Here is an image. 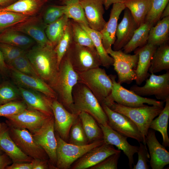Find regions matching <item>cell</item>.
I'll return each mask as SVG.
<instances>
[{"label": "cell", "instance_id": "6da1fadb", "mask_svg": "<svg viewBox=\"0 0 169 169\" xmlns=\"http://www.w3.org/2000/svg\"><path fill=\"white\" fill-rule=\"evenodd\" d=\"M55 47L50 44H37L27 51L26 54L39 77L51 87L59 69Z\"/></svg>", "mask_w": 169, "mask_h": 169}, {"label": "cell", "instance_id": "7a4b0ae2", "mask_svg": "<svg viewBox=\"0 0 169 169\" xmlns=\"http://www.w3.org/2000/svg\"><path fill=\"white\" fill-rule=\"evenodd\" d=\"M78 80V73L74 69L65 54L60 63L57 75L51 87L56 93L58 99H59L58 100L71 113L73 105L72 90Z\"/></svg>", "mask_w": 169, "mask_h": 169}, {"label": "cell", "instance_id": "3957f363", "mask_svg": "<svg viewBox=\"0 0 169 169\" xmlns=\"http://www.w3.org/2000/svg\"><path fill=\"white\" fill-rule=\"evenodd\" d=\"M72 113L79 115L81 112L91 115L99 124L108 125V119L101 104L91 91L79 82L72 90Z\"/></svg>", "mask_w": 169, "mask_h": 169}, {"label": "cell", "instance_id": "277c9868", "mask_svg": "<svg viewBox=\"0 0 169 169\" xmlns=\"http://www.w3.org/2000/svg\"><path fill=\"white\" fill-rule=\"evenodd\" d=\"M105 105L112 110L123 114L131 120L138 127L146 144V137L150 125L164 108V105L149 106L146 105L141 107H130L114 102Z\"/></svg>", "mask_w": 169, "mask_h": 169}, {"label": "cell", "instance_id": "5b68a950", "mask_svg": "<svg viewBox=\"0 0 169 169\" xmlns=\"http://www.w3.org/2000/svg\"><path fill=\"white\" fill-rule=\"evenodd\" d=\"M78 74V82L85 85L100 104L103 103L111 93L113 86L112 81L105 69L99 67Z\"/></svg>", "mask_w": 169, "mask_h": 169}, {"label": "cell", "instance_id": "8992f818", "mask_svg": "<svg viewBox=\"0 0 169 169\" xmlns=\"http://www.w3.org/2000/svg\"><path fill=\"white\" fill-rule=\"evenodd\" d=\"M57 142L56 168L68 169L84 154L104 143L103 139L99 140L83 146L70 143L63 140L57 133L55 134Z\"/></svg>", "mask_w": 169, "mask_h": 169}, {"label": "cell", "instance_id": "52a82bcc", "mask_svg": "<svg viewBox=\"0 0 169 169\" xmlns=\"http://www.w3.org/2000/svg\"><path fill=\"white\" fill-rule=\"evenodd\" d=\"M109 76L113 83L110 94L103 103L106 104L114 102L122 105L130 107H141L147 104L151 105H164V102L140 96L131 90H128L116 81V76Z\"/></svg>", "mask_w": 169, "mask_h": 169}, {"label": "cell", "instance_id": "ba28073f", "mask_svg": "<svg viewBox=\"0 0 169 169\" xmlns=\"http://www.w3.org/2000/svg\"><path fill=\"white\" fill-rule=\"evenodd\" d=\"M65 55L74 69L77 73L101 65L100 58L95 48L81 46L73 41Z\"/></svg>", "mask_w": 169, "mask_h": 169}, {"label": "cell", "instance_id": "9c48e42d", "mask_svg": "<svg viewBox=\"0 0 169 169\" xmlns=\"http://www.w3.org/2000/svg\"><path fill=\"white\" fill-rule=\"evenodd\" d=\"M106 51L114 59L113 65L117 74V82L121 84L123 83L129 84L135 81L136 77L135 70L137 64L138 55L129 54L121 49L115 51L112 48Z\"/></svg>", "mask_w": 169, "mask_h": 169}, {"label": "cell", "instance_id": "30bf717a", "mask_svg": "<svg viewBox=\"0 0 169 169\" xmlns=\"http://www.w3.org/2000/svg\"><path fill=\"white\" fill-rule=\"evenodd\" d=\"M142 86L134 85L130 90L142 96L154 95L158 100L165 102L169 97V71L159 75L152 73Z\"/></svg>", "mask_w": 169, "mask_h": 169}, {"label": "cell", "instance_id": "8fae6325", "mask_svg": "<svg viewBox=\"0 0 169 169\" xmlns=\"http://www.w3.org/2000/svg\"><path fill=\"white\" fill-rule=\"evenodd\" d=\"M101 105L106 115L107 124L110 127L127 138L146 145L138 127L129 117L112 110L104 103Z\"/></svg>", "mask_w": 169, "mask_h": 169}, {"label": "cell", "instance_id": "7c38bea8", "mask_svg": "<svg viewBox=\"0 0 169 169\" xmlns=\"http://www.w3.org/2000/svg\"><path fill=\"white\" fill-rule=\"evenodd\" d=\"M8 125L11 137L23 153L33 159H49L45 151L36 143L29 131Z\"/></svg>", "mask_w": 169, "mask_h": 169}, {"label": "cell", "instance_id": "4fadbf2b", "mask_svg": "<svg viewBox=\"0 0 169 169\" xmlns=\"http://www.w3.org/2000/svg\"><path fill=\"white\" fill-rule=\"evenodd\" d=\"M54 130L53 115L47 119L42 126L32 134L35 142L47 154L50 163L57 169V142Z\"/></svg>", "mask_w": 169, "mask_h": 169}, {"label": "cell", "instance_id": "5bb4252c", "mask_svg": "<svg viewBox=\"0 0 169 169\" xmlns=\"http://www.w3.org/2000/svg\"><path fill=\"white\" fill-rule=\"evenodd\" d=\"M50 117L40 112L27 108L19 113L6 118L8 119V125L17 128L26 129L33 134Z\"/></svg>", "mask_w": 169, "mask_h": 169}, {"label": "cell", "instance_id": "9a60e30c", "mask_svg": "<svg viewBox=\"0 0 169 169\" xmlns=\"http://www.w3.org/2000/svg\"><path fill=\"white\" fill-rule=\"evenodd\" d=\"M51 107L54 130L63 140L68 142L70 128L78 115L67 110L58 99L53 100Z\"/></svg>", "mask_w": 169, "mask_h": 169}, {"label": "cell", "instance_id": "2e32d148", "mask_svg": "<svg viewBox=\"0 0 169 169\" xmlns=\"http://www.w3.org/2000/svg\"><path fill=\"white\" fill-rule=\"evenodd\" d=\"M9 67L10 76L18 87L35 90L52 99H58L55 92L40 78L25 74L12 67Z\"/></svg>", "mask_w": 169, "mask_h": 169}, {"label": "cell", "instance_id": "e0dca14e", "mask_svg": "<svg viewBox=\"0 0 169 169\" xmlns=\"http://www.w3.org/2000/svg\"><path fill=\"white\" fill-rule=\"evenodd\" d=\"M43 20L38 17H29L25 20L9 28L29 36L39 45L51 43L45 32L47 26Z\"/></svg>", "mask_w": 169, "mask_h": 169}, {"label": "cell", "instance_id": "ac0fdd59", "mask_svg": "<svg viewBox=\"0 0 169 169\" xmlns=\"http://www.w3.org/2000/svg\"><path fill=\"white\" fill-rule=\"evenodd\" d=\"M99 125L103 132L104 142L115 146L118 149L122 150L128 158L130 168H132L134 163V155L137 152L138 146L130 144L127 141V137L113 130L108 125Z\"/></svg>", "mask_w": 169, "mask_h": 169}, {"label": "cell", "instance_id": "d6986e66", "mask_svg": "<svg viewBox=\"0 0 169 169\" xmlns=\"http://www.w3.org/2000/svg\"><path fill=\"white\" fill-rule=\"evenodd\" d=\"M113 145L104 143L84 154L74 163L72 169H85L99 163L107 157L119 151Z\"/></svg>", "mask_w": 169, "mask_h": 169}, {"label": "cell", "instance_id": "ffe728a7", "mask_svg": "<svg viewBox=\"0 0 169 169\" xmlns=\"http://www.w3.org/2000/svg\"><path fill=\"white\" fill-rule=\"evenodd\" d=\"M152 169H162L169 163V152L157 140L154 131L149 130L146 137Z\"/></svg>", "mask_w": 169, "mask_h": 169}, {"label": "cell", "instance_id": "44dd1931", "mask_svg": "<svg viewBox=\"0 0 169 169\" xmlns=\"http://www.w3.org/2000/svg\"><path fill=\"white\" fill-rule=\"evenodd\" d=\"M17 87L22 99L28 108L37 110L49 116L53 115L51 107L53 99L38 91Z\"/></svg>", "mask_w": 169, "mask_h": 169}, {"label": "cell", "instance_id": "7402d4cb", "mask_svg": "<svg viewBox=\"0 0 169 169\" xmlns=\"http://www.w3.org/2000/svg\"><path fill=\"white\" fill-rule=\"evenodd\" d=\"M80 3L84 9L89 27L100 32L106 22L103 18L105 12L103 0H82Z\"/></svg>", "mask_w": 169, "mask_h": 169}, {"label": "cell", "instance_id": "603a6c76", "mask_svg": "<svg viewBox=\"0 0 169 169\" xmlns=\"http://www.w3.org/2000/svg\"><path fill=\"white\" fill-rule=\"evenodd\" d=\"M157 46L147 43L134 50L138 55L137 64L135 72V81L137 85H141L150 75L149 73L152 56Z\"/></svg>", "mask_w": 169, "mask_h": 169}, {"label": "cell", "instance_id": "cb8c5ba5", "mask_svg": "<svg viewBox=\"0 0 169 169\" xmlns=\"http://www.w3.org/2000/svg\"><path fill=\"white\" fill-rule=\"evenodd\" d=\"M125 8L123 2L113 4L109 20L100 32L102 36V43L106 50L111 48L115 41L118 21L121 13Z\"/></svg>", "mask_w": 169, "mask_h": 169}, {"label": "cell", "instance_id": "d4e9b609", "mask_svg": "<svg viewBox=\"0 0 169 169\" xmlns=\"http://www.w3.org/2000/svg\"><path fill=\"white\" fill-rule=\"evenodd\" d=\"M0 149L4 152L13 162H31L33 158L23 153L11 137L9 126L2 123L0 127Z\"/></svg>", "mask_w": 169, "mask_h": 169}, {"label": "cell", "instance_id": "484cf974", "mask_svg": "<svg viewBox=\"0 0 169 169\" xmlns=\"http://www.w3.org/2000/svg\"><path fill=\"white\" fill-rule=\"evenodd\" d=\"M138 27L130 11L125 8L123 18L117 26L113 50L117 51L122 49L130 40Z\"/></svg>", "mask_w": 169, "mask_h": 169}, {"label": "cell", "instance_id": "4316f807", "mask_svg": "<svg viewBox=\"0 0 169 169\" xmlns=\"http://www.w3.org/2000/svg\"><path fill=\"white\" fill-rule=\"evenodd\" d=\"M44 3L42 0H17L8 6L0 7V11H10L30 17L37 13Z\"/></svg>", "mask_w": 169, "mask_h": 169}, {"label": "cell", "instance_id": "83f0119b", "mask_svg": "<svg viewBox=\"0 0 169 169\" xmlns=\"http://www.w3.org/2000/svg\"><path fill=\"white\" fill-rule=\"evenodd\" d=\"M0 43L26 50L33 45L34 41L26 34L8 28L0 33Z\"/></svg>", "mask_w": 169, "mask_h": 169}, {"label": "cell", "instance_id": "f1b7e54d", "mask_svg": "<svg viewBox=\"0 0 169 169\" xmlns=\"http://www.w3.org/2000/svg\"><path fill=\"white\" fill-rule=\"evenodd\" d=\"M169 35V16L158 21L149 31L147 43L157 46L168 43Z\"/></svg>", "mask_w": 169, "mask_h": 169}, {"label": "cell", "instance_id": "f546056e", "mask_svg": "<svg viewBox=\"0 0 169 169\" xmlns=\"http://www.w3.org/2000/svg\"><path fill=\"white\" fill-rule=\"evenodd\" d=\"M163 70H169L168 42L157 46L152 56L149 72L155 74Z\"/></svg>", "mask_w": 169, "mask_h": 169}, {"label": "cell", "instance_id": "4dcf8cb0", "mask_svg": "<svg viewBox=\"0 0 169 169\" xmlns=\"http://www.w3.org/2000/svg\"><path fill=\"white\" fill-rule=\"evenodd\" d=\"M79 24L88 33L91 38L100 58L101 65L108 68L113 65L114 59L107 53L104 47L100 32L92 29L88 26Z\"/></svg>", "mask_w": 169, "mask_h": 169}, {"label": "cell", "instance_id": "1f68e13d", "mask_svg": "<svg viewBox=\"0 0 169 169\" xmlns=\"http://www.w3.org/2000/svg\"><path fill=\"white\" fill-rule=\"evenodd\" d=\"M153 25L145 21L135 30L129 42L123 47V52L128 54L137 48L147 43L149 33L151 27Z\"/></svg>", "mask_w": 169, "mask_h": 169}, {"label": "cell", "instance_id": "d6a6232c", "mask_svg": "<svg viewBox=\"0 0 169 169\" xmlns=\"http://www.w3.org/2000/svg\"><path fill=\"white\" fill-rule=\"evenodd\" d=\"M165 105L157 117L151 121L149 128L159 131L162 137V145L165 147L169 146V138L167 133L169 117V97L166 100Z\"/></svg>", "mask_w": 169, "mask_h": 169}, {"label": "cell", "instance_id": "836d02e7", "mask_svg": "<svg viewBox=\"0 0 169 169\" xmlns=\"http://www.w3.org/2000/svg\"><path fill=\"white\" fill-rule=\"evenodd\" d=\"M123 3L138 27L145 22L150 8L151 0H124Z\"/></svg>", "mask_w": 169, "mask_h": 169}, {"label": "cell", "instance_id": "e575fe53", "mask_svg": "<svg viewBox=\"0 0 169 169\" xmlns=\"http://www.w3.org/2000/svg\"><path fill=\"white\" fill-rule=\"evenodd\" d=\"M78 116L89 143L103 139L102 130L96 120L88 113L81 112Z\"/></svg>", "mask_w": 169, "mask_h": 169}, {"label": "cell", "instance_id": "d590c367", "mask_svg": "<svg viewBox=\"0 0 169 169\" xmlns=\"http://www.w3.org/2000/svg\"><path fill=\"white\" fill-rule=\"evenodd\" d=\"M64 14L69 18L89 26L84 9L79 0H69L64 3Z\"/></svg>", "mask_w": 169, "mask_h": 169}, {"label": "cell", "instance_id": "8d00e7d4", "mask_svg": "<svg viewBox=\"0 0 169 169\" xmlns=\"http://www.w3.org/2000/svg\"><path fill=\"white\" fill-rule=\"evenodd\" d=\"M65 15L58 20L47 25L45 30L46 36L55 47L62 36L69 20Z\"/></svg>", "mask_w": 169, "mask_h": 169}, {"label": "cell", "instance_id": "74e56055", "mask_svg": "<svg viewBox=\"0 0 169 169\" xmlns=\"http://www.w3.org/2000/svg\"><path fill=\"white\" fill-rule=\"evenodd\" d=\"M72 41L70 21H69L62 36L54 48L59 67L62 59Z\"/></svg>", "mask_w": 169, "mask_h": 169}, {"label": "cell", "instance_id": "f35d334b", "mask_svg": "<svg viewBox=\"0 0 169 169\" xmlns=\"http://www.w3.org/2000/svg\"><path fill=\"white\" fill-rule=\"evenodd\" d=\"M68 142L79 146L89 143L79 116L70 128Z\"/></svg>", "mask_w": 169, "mask_h": 169}, {"label": "cell", "instance_id": "ab89813d", "mask_svg": "<svg viewBox=\"0 0 169 169\" xmlns=\"http://www.w3.org/2000/svg\"><path fill=\"white\" fill-rule=\"evenodd\" d=\"M73 41L79 45L95 48L93 42L88 33L77 23L70 22Z\"/></svg>", "mask_w": 169, "mask_h": 169}, {"label": "cell", "instance_id": "60d3db41", "mask_svg": "<svg viewBox=\"0 0 169 169\" xmlns=\"http://www.w3.org/2000/svg\"><path fill=\"white\" fill-rule=\"evenodd\" d=\"M22 99L18 87L8 81L0 84V105Z\"/></svg>", "mask_w": 169, "mask_h": 169}, {"label": "cell", "instance_id": "b9f144b4", "mask_svg": "<svg viewBox=\"0 0 169 169\" xmlns=\"http://www.w3.org/2000/svg\"><path fill=\"white\" fill-rule=\"evenodd\" d=\"M29 17L12 12L0 11V33L25 20Z\"/></svg>", "mask_w": 169, "mask_h": 169}, {"label": "cell", "instance_id": "7bdbcfd3", "mask_svg": "<svg viewBox=\"0 0 169 169\" xmlns=\"http://www.w3.org/2000/svg\"><path fill=\"white\" fill-rule=\"evenodd\" d=\"M8 66L25 74L40 78L28 58L26 53L15 59Z\"/></svg>", "mask_w": 169, "mask_h": 169}, {"label": "cell", "instance_id": "ee69618b", "mask_svg": "<svg viewBox=\"0 0 169 169\" xmlns=\"http://www.w3.org/2000/svg\"><path fill=\"white\" fill-rule=\"evenodd\" d=\"M169 1V0H151L150 8L145 21L154 25L160 19L161 14Z\"/></svg>", "mask_w": 169, "mask_h": 169}, {"label": "cell", "instance_id": "f6af8a7d", "mask_svg": "<svg viewBox=\"0 0 169 169\" xmlns=\"http://www.w3.org/2000/svg\"><path fill=\"white\" fill-rule=\"evenodd\" d=\"M27 108L26 104L23 100L10 101L0 105V117H6L16 115Z\"/></svg>", "mask_w": 169, "mask_h": 169}, {"label": "cell", "instance_id": "bcb514c9", "mask_svg": "<svg viewBox=\"0 0 169 169\" xmlns=\"http://www.w3.org/2000/svg\"><path fill=\"white\" fill-rule=\"evenodd\" d=\"M0 49L4 60L8 66L16 58L26 53V50L9 44L0 43Z\"/></svg>", "mask_w": 169, "mask_h": 169}, {"label": "cell", "instance_id": "7dc6e473", "mask_svg": "<svg viewBox=\"0 0 169 169\" xmlns=\"http://www.w3.org/2000/svg\"><path fill=\"white\" fill-rule=\"evenodd\" d=\"M64 15V5L51 6L45 12L43 21L47 25L58 20Z\"/></svg>", "mask_w": 169, "mask_h": 169}, {"label": "cell", "instance_id": "c3c4849f", "mask_svg": "<svg viewBox=\"0 0 169 169\" xmlns=\"http://www.w3.org/2000/svg\"><path fill=\"white\" fill-rule=\"evenodd\" d=\"M121 151L114 153L107 157L97 164L91 167L90 169H117L118 161Z\"/></svg>", "mask_w": 169, "mask_h": 169}, {"label": "cell", "instance_id": "681fc988", "mask_svg": "<svg viewBox=\"0 0 169 169\" xmlns=\"http://www.w3.org/2000/svg\"><path fill=\"white\" fill-rule=\"evenodd\" d=\"M140 146L137 153L138 159L137 163L134 165L133 169H148L149 166L147 162L149 161L148 159L150 156L148 152L146 145L141 142L140 143Z\"/></svg>", "mask_w": 169, "mask_h": 169}, {"label": "cell", "instance_id": "f907efd6", "mask_svg": "<svg viewBox=\"0 0 169 169\" xmlns=\"http://www.w3.org/2000/svg\"><path fill=\"white\" fill-rule=\"evenodd\" d=\"M31 162L32 169H56L52 165L49 160L33 159Z\"/></svg>", "mask_w": 169, "mask_h": 169}, {"label": "cell", "instance_id": "816d5d0a", "mask_svg": "<svg viewBox=\"0 0 169 169\" xmlns=\"http://www.w3.org/2000/svg\"><path fill=\"white\" fill-rule=\"evenodd\" d=\"M32 162H15L8 166L6 169H32Z\"/></svg>", "mask_w": 169, "mask_h": 169}, {"label": "cell", "instance_id": "f5cc1de1", "mask_svg": "<svg viewBox=\"0 0 169 169\" xmlns=\"http://www.w3.org/2000/svg\"><path fill=\"white\" fill-rule=\"evenodd\" d=\"M9 69L4 60L0 49V73L3 76L6 77L9 74Z\"/></svg>", "mask_w": 169, "mask_h": 169}, {"label": "cell", "instance_id": "db71d44e", "mask_svg": "<svg viewBox=\"0 0 169 169\" xmlns=\"http://www.w3.org/2000/svg\"><path fill=\"white\" fill-rule=\"evenodd\" d=\"M13 161L5 153L0 155V169H4L11 165Z\"/></svg>", "mask_w": 169, "mask_h": 169}, {"label": "cell", "instance_id": "11a10c76", "mask_svg": "<svg viewBox=\"0 0 169 169\" xmlns=\"http://www.w3.org/2000/svg\"><path fill=\"white\" fill-rule=\"evenodd\" d=\"M104 6L105 9L107 10L110 6L114 3L123 2L124 0H103Z\"/></svg>", "mask_w": 169, "mask_h": 169}, {"label": "cell", "instance_id": "9f6ffc18", "mask_svg": "<svg viewBox=\"0 0 169 169\" xmlns=\"http://www.w3.org/2000/svg\"><path fill=\"white\" fill-rule=\"evenodd\" d=\"M169 16V3L167 5L164 9L161 16L160 19Z\"/></svg>", "mask_w": 169, "mask_h": 169}, {"label": "cell", "instance_id": "6f0895ef", "mask_svg": "<svg viewBox=\"0 0 169 169\" xmlns=\"http://www.w3.org/2000/svg\"><path fill=\"white\" fill-rule=\"evenodd\" d=\"M17 0H0V7H5L8 6Z\"/></svg>", "mask_w": 169, "mask_h": 169}, {"label": "cell", "instance_id": "680465c9", "mask_svg": "<svg viewBox=\"0 0 169 169\" xmlns=\"http://www.w3.org/2000/svg\"><path fill=\"white\" fill-rule=\"evenodd\" d=\"M68 0H62V1H63V2L64 3L65 2L67 1H68ZM79 1H81V0H79Z\"/></svg>", "mask_w": 169, "mask_h": 169}, {"label": "cell", "instance_id": "91938a15", "mask_svg": "<svg viewBox=\"0 0 169 169\" xmlns=\"http://www.w3.org/2000/svg\"><path fill=\"white\" fill-rule=\"evenodd\" d=\"M42 0L45 3H46L49 0Z\"/></svg>", "mask_w": 169, "mask_h": 169}, {"label": "cell", "instance_id": "94428289", "mask_svg": "<svg viewBox=\"0 0 169 169\" xmlns=\"http://www.w3.org/2000/svg\"><path fill=\"white\" fill-rule=\"evenodd\" d=\"M3 151L0 149V155L3 154Z\"/></svg>", "mask_w": 169, "mask_h": 169}, {"label": "cell", "instance_id": "6125c7cd", "mask_svg": "<svg viewBox=\"0 0 169 169\" xmlns=\"http://www.w3.org/2000/svg\"><path fill=\"white\" fill-rule=\"evenodd\" d=\"M1 124L0 123V127H1Z\"/></svg>", "mask_w": 169, "mask_h": 169}]
</instances>
